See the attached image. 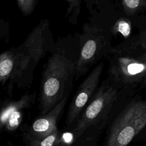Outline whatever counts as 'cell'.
Masks as SVG:
<instances>
[{
    "instance_id": "6da1fadb",
    "label": "cell",
    "mask_w": 146,
    "mask_h": 146,
    "mask_svg": "<svg viewBox=\"0 0 146 146\" xmlns=\"http://www.w3.org/2000/svg\"><path fill=\"white\" fill-rule=\"evenodd\" d=\"M74 69V64L63 55L55 54L50 58L41 87L40 106L43 114L63 98L64 91L70 82Z\"/></svg>"
},
{
    "instance_id": "7a4b0ae2",
    "label": "cell",
    "mask_w": 146,
    "mask_h": 146,
    "mask_svg": "<svg viewBox=\"0 0 146 146\" xmlns=\"http://www.w3.org/2000/svg\"><path fill=\"white\" fill-rule=\"evenodd\" d=\"M146 128V100L131 102L114 121L107 145L125 146Z\"/></svg>"
},
{
    "instance_id": "3957f363",
    "label": "cell",
    "mask_w": 146,
    "mask_h": 146,
    "mask_svg": "<svg viewBox=\"0 0 146 146\" xmlns=\"http://www.w3.org/2000/svg\"><path fill=\"white\" fill-rule=\"evenodd\" d=\"M116 98V91L112 87L100 88L94 99L86 108L75 129L83 130L105 117Z\"/></svg>"
},
{
    "instance_id": "277c9868",
    "label": "cell",
    "mask_w": 146,
    "mask_h": 146,
    "mask_svg": "<svg viewBox=\"0 0 146 146\" xmlns=\"http://www.w3.org/2000/svg\"><path fill=\"white\" fill-rule=\"evenodd\" d=\"M103 69L101 63L95 67L80 85L78 94L71 104L67 117V124L71 123L79 115L83 107L96 90Z\"/></svg>"
},
{
    "instance_id": "5b68a950",
    "label": "cell",
    "mask_w": 146,
    "mask_h": 146,
    "mask_svg": "<svg viewBox=\"0 0 146 146\" xmlns=\"http://www.w3.org/2000/svg\"><path fill=\"white\" fill-rule=\"evenodd\" d=\"M119 72L125 82L140 83L146 86V60L138 58H122L119 62Z\"/></svg>"
},
{
    "instance_id": "8992f818",
    "label": "cell",
    "mask_w": 146,
    "mask_h": 146,
    "mask_svg": "<svg viewBox=\"0 0 146 146\" xmlns=\"http://www.w3.org/2000/svg\"><path fill=\"white\" fill-rule=\"evenodd\" d=\"M66 102V98H63L55 105L54 108L51 110L50 113L36 120L33 124L34 131L41 137H44L55 132L56 119L64 107Z\"/></svg>"
},
{
    "instance_id": "52a82bcc",
    "label": "cell",
    "mask_w": 146,
    "mask_h": 146,
    "mask_svg": "<svg viewBox=\"0 0 146 146\" xmlns=\"http://www.w3.org/2000/svg\"><path fill=\"white\" fill-rule=\"evenodd\" d=\"M14 67V59L10 55L5 53L1 56L0 78L1 81L5 80L11 73Z\"/></svg>"
},
{
    "instance_id": "ba28073f",
    "label": "cell",
    "mask_w": 146,
    "mask_h": 146,
    "mask_svg": "<svg viewBox=\"0 0 146 146\" xmlns=\"http://www.w3.org/2000/svg\"><path fill=\"white\" fill-rule=\"evenodd\" d=\"M123 5L126 13L133 14L146 7V0H123Z\"/></svg>"
},
{
    "instance_id": "9c48e42d",
    "label": "cell",
    "mask_w": 146,
    "mask_h": 146,
    "mask_svg": "<svg viewBox=\"0 0 146 146\" xmlns=\"http://www.w3.org/2000/svg\"><path fill=\"white\" fill-rule=\"evenodd\" d=\"M96 50V44L94 40H88L84 44L81 52V62H86L94 55Z\"/></svg>"
},
{
    "instance_id": "30bf717a",
    "label": "cell",
    "mask_w": 146,
    "mask_h": 146,
    "mask_svg": "<svg viewBox=\"0 0 146 146\" xmlns=\"http://www.w3.org/2000/svg\"><path fill=\"white\" fill-rule=\"evenodd\" d=\"M18 5L25 14H30L33 10L35 0H17Z\"/></svg>"
},
{
    "instance_id": "8fae6325",
    "label": "cell",
    "mask_w": 146,
    "mask_h": 146,
    "mask_svg": "<svg viewBox=\"0 0 146 146\" xmlns=\"http://www.w3.org/2000/svg\"><path fill=\"white\" fill-rule=\"evenodd\" d=\"M117 30L124 37H127L131 33V25L126 21L121 20L117 23Z\"/></svg>"
},
{
    "instance_id": "7c38bea8",
    "label": "cell",
    "mask_w": 146,
    "mask_h": 146,
    "mask_svg": "<svg viewBox=\"0 0 146 146\" xmlns=\"http://www.w3.org/2000/svg\"><path fill=\"white\" fill-rule=\"evenodd\" d=\"M56 132H54L50 135H48L40 142V146H51L54 144V143L56 139Z\"/></svg>"
},
{
    "instance_id": "4fadbf2b",
    "label": "cell",
    "mask_w": 146,
    "mask_h": 146,
    "mask_svg": "<svg viewBox=\"0 0 146 146\" xmlns=\"http://www.w3.org/2000/svg\"><path fill=\"white\" fill-rule=\"evenodd\" d=\"M140 43L141 44V47L144 50V53L140 55V56L144 60H146V31H145L141 36Z\"/></svg>"
},
{
    "instance_id": "5bb4252c",
    "label": "cell",
    "mask_w": 146,
    "mask_h": 146,
    "mask_svg": "<svg viewBox=\"0 0 146 146\" xmlns=\"http://www.w3.org/2000/svg\"><path fill=\"white\" fill-rule=\"evenodd\" d=\"M19 117V112L15 111L10 116V119H9V123L11 126H14L15 125H17L18 123V119Z\"/></svg>"
},
{
    "instance_id": "9a60e30c",
    "label": "cell",
    "mask_w": 146,
    "mask_h": 146,
    "mask_svg": "<svg viewBox=\"0 0 146 146\" xmlns=\"http://www.w3.org/2000/svg\"><path fill=\"white\" fill-rule=\"evenodd\" d=\"M63 137L64 142L68 143H70L72 140V135L70 132H67L64 133Z\"/></svg>"
},
{
    "instance_id": "2e32d148",
    "label": "cell",
    "mask_w": 146,
    "mask_h": 146,
    "mask_svg": "<svg viewBox=\"0 0 146 146\" xmlns=\"http://www.w3.org/2000/svg\"><path fill=\"white\" fill-rule=\"evenodd\" d=\"M141 140L146 142V128L141 132Z\"/></svg>"
},
{
    "instance_id": "e0dca14e",
    "label": "cell",
    "mask_w": 146,
    "mask_h": 146,
    "mask_svg": "<svg viewBox=\"0 0 146 146\" xmlns=\"http://www.w3.org/2000/svg\"><path fill=\"white\" fill-rule=\"evenodd\" d=\"M68 2H70L71 5L77 4V0H67Z\"/></svg>"
}]
</instances>
